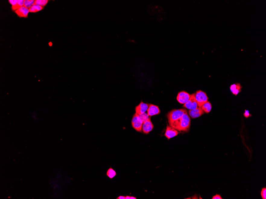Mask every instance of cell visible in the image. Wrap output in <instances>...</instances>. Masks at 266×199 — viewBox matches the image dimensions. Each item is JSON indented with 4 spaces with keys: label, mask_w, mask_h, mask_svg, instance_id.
Returning a JSON list of instances; mask_svg holds the SVG:
<instances>
[{
    "label": "cell",
    "mask_w": 266,
    "mask_h": 199,
    "mask_svg": "<svg viewBox=\"0 0 266 199\" xmlns=\"http://www.w3.org/2000/svg\"><path fill=\"white\" fill-rule=\"evenodd\" d=\"M169 125L178 131L187 132L190 129L191 119L187 113H186L179 120L174 122Z\"/></svg>",
    "instance_id": "1"
},
{
    "label": "cell",
    "mask_w": 266,
    "mask_h": 199,
    "mask_svg": "<svg viewBox=\"0 0 266 199\" xmlns=\"http://www.w3.org/2000/svg\"><path fill=\"white\" fill-rule=\"evenodd\" d=\"M187 113V110L184 109H174L171 110L167 115L168 119L169 125L174 122L180 119L185 113Z\"/></svg>",
    "instance_id": "2"
},
{
    "label": "cell",
    "mask_w": 266,
    "mask_h": 199,
    "mask_svg": "<svg viewBox=\"0 0 266 199\" xmlns=\"http://www.w3.org/2000/svg\"><path fill=\"white\" fill-rule=\"evenodd\" d=\"M195 98L198 107H201L204 104L208 101V97L206 93L198 90L195 93Z\"/></svg>",
    "instance_id": "3"
},
{
    "label": "cell",
    "mask_w": 266,
    "mask_h": 199,
    "mask_svg": "<svg viewBox=\"0 0 266 199\" xmlns=\"http://www.w3.org/2000/svg\"><path fill=\"white\" fill-rule=\"evenodd\" d=\"M143 122L138 114L135 113L133 116L131 120V125L133 128L138 132H142Z\"/></svg>",
    "instance_id": "4"
},
{
    "label": "cell",
    "mask_w": 266,
    "mask_h": 199,
    "mask_svg": "<svg viewBox=\"0 0 266 199\" xmlns=\"http://www.w3.org/2000/svg\"><path fill=\"white\" fill-rule=\"evenodd\" d=\"M183 107L189 110H193L198 107L195 98V93L191 95L189 99L184 104Z\"/></svg>",
    "instance_id": "5"
},
{
    "label": "cell",
    "mask_w": 266,
    "mask_h": 199,
    "mask_svg": "<svg viewBox=\"0 0 266 199\" xmlns=\"http://www.w3.org/2000/svg\"><path fill=\"white\" fill-rule=\"evenodd\" d=\"M154 126L151 120V118H149L146 121L143 123L142 131L144 134H148L153 129Z\"/></svg>",
    "instance_id": "6"
},
{
    "label": "cell",
    "mask_w": 266,
    "mask_h": 199,
    "mask_svg": "<svg viewBox=\"0 0 266 199\" xmlns=\"http://www.w3.org/2000/svg\"><path fill=\"white\" fill-rule=\"evenodd\" d=\"M190 96L191 95L188 93L186 92L182 91L179 93L176 99L180 104H184L189 99Z\"/></svg>",
    "instance_id": "7"
},
{
    "label": "cell",
    "mask_w": 266,
    "mask_h": 199,
    "mask_svg": "<svg viewBox=\"0 0 266 199\" xmlns=\"http://www.w3.org/2000/svg\"><path fill=\"white\" fill-rule=\"evenodd\" d=\"M179 133L178 131L177 130H175L170 126H169L168 125L166 126L165 135L168 140H169L170 139L176 136Z\"/></svg>",
    "instance_id": "8"
},
{
    "label": "cell",
    "mask_w": 266,
    "mask_h": 199,
    "mask_svg": "<svg viewBox=\"0 0 266 199\" xmlns=\"http://www.w3.org/2000/svg\"><path fill=\"white\" fill-rule=\"evenodd\" d=\"M149 104H145L143 102L141 101L138 105L135 107V113L140 115L145 113L147 111Z\"/></svg>",
    "instance_id": "9"
},
{
    "label": "cell",
    "mask_w": 266,
    "mask_h": 199,
    "mask_svg": "<svg viewBox=\"0 0 266 199\" xmlns=\"http://www.w3.org/2000/svg\"><path fill=\"white\" fill-rule=\"evenodd\" d=\"M24 0H9L8 2L12 5L11 9L12 11L16 10L24 6Z\"/></svg>",
    "instance_id": "10"
},
{
    "label": "cell",
    "mask_w": 266,
    "mask_h": 199,
    "mask_svg": "<svg viewBox=\"0 0 266 199\" xmlns=\"http://www.w3.org/2000/svg\"><path fill=\"white\" fill-rule=\"evenodd\" d=\"M147 114L149 116L157 115L160 113V110L157 106L150 104L147 110Z\"/></svg>",
    "instance_id": "11"
},
{
    "label": "cell",
    "mask_w": 266,
    "mask_h": 199,
    "mask_svg": "<svg viewBox=\"0 0 266 199\" xmlns=\"http://www.w3.org/2000/svg\"><path fill=\"white\" fill-rule=\"evenodd\" d=\"M14 12L20 18H25L28 17V14L30 12L29 9L26 8L24 6L18 8Z\"/></svg>",
    "instance_id": "12"
},
{
    "label": "cell",
    "mask_w": 266,
    "mask_h": 199,
    "mask_svg": "<svg viewBox=\"0 0 266 199\" xmlns=\"http://www.w3.org/2000/svg\"><path fill=\"white\" fill-rule=\"evenodd\" d=\"M188 113L191 118L193 119L198 118L201 117L202 114L204 113V112L202 110L201 107H198L197 108L193 110H189Z\"/></svg>",
    "instance_id": "13"
},
{
    "label": "cell",
    "mask_w": 266,
    "mask_h": 199,
    "mask_svg": "<svg viewBox=\"0 0 266 199\" xmlns=\"http://www.w3.org/2000/svg\"><path fill=\"white\" fill-rule=\"evenodd\" d=\"M242 86L239 83H237L232 84L230 87L231 92L234 95H237L242 91Z\"/></svg>",
    "instance_id": "14"
},
{
    "label": "cell",
    "mask_w": 266,
    "mask_h": 199,
    "mask_svg": "<svg viewBox=\"0 0 266 199\" xmlns=\"http://www.w3.org/2000/svg\"><path fill=\"white\" fill-rule=\"evenodd\" d=\"M202 110L206 113H210L212 109V105L209 101H207L201 107Z\"/></svg>",
    "instance_id": "15"
},
{
    "label": "cell",
    "mask_w": 266,
    "mask_h": 199,
    "mask_svg": "<svg viewBox=\"0 0 266 199\" xmlns=\"http://www.w3.org/2000/svg\"><path fill=\"white\" fill-rule=\"evenodd\" d=\"M44 8V7H41L38 5H33L30 8H29L30 12L32 13H36V12H39L42 11Z\"/></svg>",
    "instance_id": "16"
},
{
    "label": "cell",
    "mask_w": 266,
    "mask_h": 199,
    "mask_svg": "<svg viewBox=\"0 0 266 199\" xmlns=\"http://www.w3.org/2000/svg\"><path fill=\"white\" fill-rule=\"evenodd\" d=\"M34 0H25L24 3V6L26 8L29 9L35 3Z\"/></svg>",
    "instance_id": "17"
},
{
    "label": "cell",
    "mask_w": 266,
    "mask_h": 199,
    "mask_svg": "<svg viewBox=\"0 0 266 199\" xmlns=\"http://www.w3.org/2000/svg\"><path fill=\"white\" fill-rule=\"evenodd\" d=\"M48 0H35L34 5H38L44 7L48 2Z\"/></svg>",
    "instance_id": "18"
},
{
    "label": "cell",
    "mask_w": 266,
    "mask_h": 199,
    "mask_svg": "<svg viewBox=\"0 0 266 199\" xmlns=\"http://www.w3.org/2000/svg\"><path fill=\"white\" fill-rule=\"evenodd\" d=\"M116 172L112 168L109 169L108 171H107V176L110 179H112L116 175Z\"/></svg>",
    "instance_id": "19"
},
{
    "label": "cell",
    "mask_w": 266,
    "mask_h": 199,
    "mask_svg": "<svg viewBox=\"0 0 266 199\" xmlns=\"http://www.w3.org/2000/svg\"><path fill=\"white\" fill-rule=\"evenodd\" d=\"M139 116L141 120H142L143 123L146 121L150 117L146 113H145L142 114H140Z\"/></svg>",
    "instance_id": "20"
},
{
    "label": "cell",
    "mask_w": 266,
    "mask_h": 199,
    "mask_svg": "<svg viewBox=\"0 0 266 199\" xmlns=\"http://www.w3.org/2000/svg\"><path fill=\"white\" fill-rule=\"evenodd\" d=\"M261 197L263 199H266V188H264L262 189L261 192Z\"/></svg>",
    "instance_id": "21"
},
{
    "label": "cell",
    "mask_w": 266,
    "mask_h": 199,
    "mask_svg": "<svg viewBox=\"0 0 266 199\" xmlns=\"http://www.w3.org/2000/svg\"><path fill=\"white\" fill-rule=\"evenodd\" d=\"M244 116L246 118H248L249 116H250L251 115L250 114L249 111L248 110H245V112L244 113Z\"/></svg>",
    "instance_id": "22"
},
{
    "label": "cell",
    "mask_w": 266,
    "mask_h": 199,
    "mask_svg": "<svg viewBox=\"0 0 266 199\" xmlns=\"http://www.w3.org/2000/svg\"><path fill=\"white\" fill-rule=\"evenodd\" d=\"M212 199H222V197H221L220 195V194H216L215 196H214L212 198Z\"/></svg>",
    "instance_id": "23"
},
{
    "label": "cell",
    "mask_w": 266,
    "mask_h": 199,
    "mask_svg": "<svg viewBox=\"0 0 266 199\" xmlns=\"http://www.w3.org/2000/svg\"><path fill=\"white\" fill-rule=\"evenodd\" d=\"M117 199H125V197L124 196H120L117 197Z\"/></svg>",
    "instance_id": "24"
},
{
    "label": "cell",
    "mask_w": 266,
    "mask_h": 199,
    "mask_svg": "<svg viewBox=\"0 0 266 199\" xmlns=\"http://www.w3.org/2000/svg\"><path fill=\"white\" fill-rule=\"evenodd\" d=\"M130 196H126L125 197V199H130Z\"/></svg>",
    "instance_id": "25"
},
{
    "label": "cell",
    "mask_w": 266,
    "mask_h": 199,
    "mask_svg": "<svg viewBox=\"0 0 266 199\" xmlns=\"http://www.w3.org/2000/svg\"><path fill=\"white\" fill-rule=\"evenodd\" d=\"M130 199H136V197H130Z\"/></svg>",
    "instance_id": "26"
}]
</instances>
